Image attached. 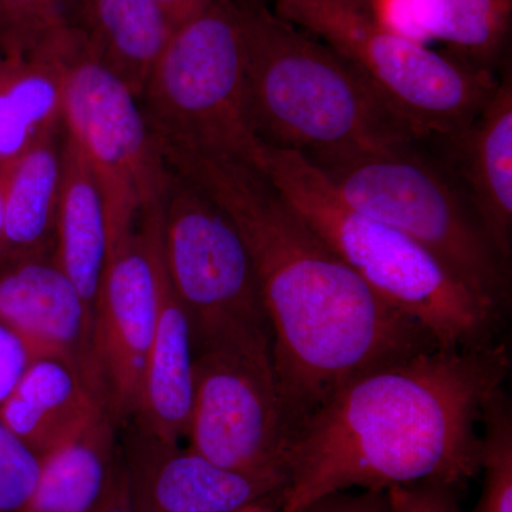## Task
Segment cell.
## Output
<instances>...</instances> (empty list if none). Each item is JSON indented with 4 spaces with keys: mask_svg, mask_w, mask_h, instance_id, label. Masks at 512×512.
Instances as JSON below:
<instances>
[{
    "mask_svg": "<svg viewBox=\"0 0 512 512\" xmlns=\"http://www.w3.org/2000/svg\"><path fill=\"white\" fill-rule=\"evenodd\" d=\"M235 3L244 39L245 106L265 146L305 154L426 143L346 57L261 0Z\"/></svg>",
    "mask_w": 512,
    "mask_h": 512,
    "instance_id": "3",
    "label": "cell"
},
{
    "mask_svg": "<svg viewBox=\"0 0 512 512\" xmlns=\"http://www.w3.org/2000/svg\"><path fill=\"white\" fill-rule=\"evenodd\" d=\"M93 319L55 255L0 262V320L25 339L36 359L67 363L103 397L94 370Z\"/></svg>",
    "mask_w": 512,
    "mask_h": 512,
    "instance_id": "13",
    "label": "cell"
},
{
    "mask_svg": "<svg viewBox=\"0 0 512 512\" xmlns=\"http://www.w3.org/2000/svg\"><path fill=\"white\" fill-rule=\"evenodd\" d=\"M109 252V224L99 183L83 151L64 130L53 255L82 293L93 316Z\"/></svg>",
    "mask_w": 512,
    "mask_h": 512,
    "instance_id": "18",
    "label": "cell"
},
{
    "mask_svg": "<svg viewBox=\"0 0 512 512\" xmlns=\"http://www.w3.org/2000/svg\"><path fill=\"white\" fill-rule=\"evenodd\" d=\"M40 457L0 421V512H22L35 491Z\"/></svg>",
    "mask_w": 512,
    "mask_h": 512,
    "instance_id": "25",
    "label": "cell"
},
{
    "mask_svg": "<svg viewBox=\"0 0 512 512\" xmlns=\"http://www.w3.org/2000/svg\"><path fill=\"white\" fill-rule=\"evenodd\" d=\"M62 128L47 134L18 158L5 163L0 262L55 254L63 173Z\"/></svg>",
    "mask_w": 512,
    "mask_h": 512,
    "instance_id": "20",
    "label": "cell"
},
{
    "mask_svg": "<svg viewBox=\"0 0 512 512\" xmlns=\"http://www.w3.org/2000/svg\"><path fill=\"white\" fill-rule=\"evenodd\" d=\"M136 512H241L274 504L288 477L229 470L180 444H165L137 431L123 463Z\"/></svg>",
    "mask_w": 512,
    "mask_h": 512,
    "instance_id": "12",
    "label": "cell"
},
{
    "mask_svg": "<svg viewBox=\"0 0 512 512\" xmlns=\"http://www.w3.org/2000/svg\"><path fill=\"white\" fill-rule=\"evenodd\" d=\"M163 160L227 212L247 244L269 323L289 441L356 377L441 348L353 271L258 168L170 151Z\"/></svg>",
    "mask_w": 512,
    "mask_h": 512,
    "instance_id": "1",
    "label": "cell"
},
{
    "mask_svg": "<svg viewBox=\"0 0 512 512\" xmlns=\"http://www.w3.org/2000/svg\"><path fill=\"white\" fill-rule=\"evenodd\" d=\"M77 12L87 52L140 100L173 35L156 0H77Z\"/></svg>",
    "mask_w": 512,
    "mask_h": 512,
    "instance_id": "19",
    "label": "cell"
},
{
    "mask_svg": "<svg viewBox=\"0 0 512 512\" xmlns=\"http://www.w3.org/2000/svg\"><path fill=\"white\" fill-rule=\"evenodd\" d=\"M0 56H2V55H0Z\"/></svg>",
    "mask_w": 512,
    "mask_h": 512,
    "instance_id": "34",
    "label": "cell"
},
{
    "mask_svg": "<svg viewBox=\"0 0 512 512\" xmlns=\"http://www.w3.org/2000/svg\"><path fill=\"white\" fill-rule=\"evenodd\" d=\"M63 126L96 175L106 205L111 251L137 228L144 214L161 204L170 170L154 143L140 100L87 52L74 28Z\"/></svg>",
    "mask_w": 512,
    "mask_h": 512,
    "instance_id": "9",
    "label": "cell"
},
{
    "mask_svg": "<svg viewBox=\"0 0 512 512\" xmlns=\"http://www.w3.org/2000/svg\"><path fill=\"white\" fill-rule=\"evenodd\" d=\"M161 204L111 249L93 319V362L107 409L136 416L157 319Z\"/></svg>",
    "mask_w": 512,
    "mask_h": 512,
    "instance_id": "11",
    "label": "cell"
},
{
    "mask_svg": "<svg viewBox=\"0 0 512 512\" xmlns=\"http://www.w3.org/2000/svg\"><path fill=\"white\" fill-rule=\"evenodd\" d=\"M457 488L444 483L402 485L387 490L392 512H461Z\"/></svg>",
    "mask_w": 512,
    "mask_h": 512,
    "instance_id": "27",
    "label": "cell"
},
{
    "mask_svg": "<svg viewBox=\"0 0 512 512\" xmlns=\"http://www.w3.org/2000/svg\"><path fill=\"white\" fill-rule=\"evenodd\" d=\"M106 410L103 397L72 366L37 359L0 409V421L43 457L79 436Z\"/></svg>",
    "mask_w": 512,
    "mask_h": 512,
    "instance_id": "17",
    "label": "cell"
},
{
    "mask_svg": "<svg viewBox=\"0 0 512 512\" xmlns=\"http://www.w3.org/2000/svg\"><path fill=\"white\" fill-rule=\"evenodd\" d=\"M72 43L73 28L67 25L28 56H0V164L63 127Z\"/></svg>",
    "mask_w": 512,
    "mask_h": 512,
    "instance_id": "16",
    "label": "cell"
},
{
    "mask_svg": "<svg viewBox=\"0 0 512 512\" xmlns=\"http://www.w3.org/2000/svg\"><path fill=\"white\" fill-rule=\"evenodd\" d=\"M6 164H0V244L3 235V205H5Z\"/></svg>",
    "mask_w": 512,
    "mask_h": 512,
    "instance_id": "32",
    "label": "cell"
},
{
    "mask_svg": "<svg viewBox=\"0 0 512 512\" xmlns=\"http://www.w3.org/2000/svg\"><path fill=\"white\" fill-rule=\"evenodd\" d=\"M160 235L165 271L190 320L192 348L225 342L272 345L271 323L241 232L217 202L173 170L161 200Z\"/></svg>",
    "mask_w": 512,
    "mask_h": 512,
    "instance_id": "8",
    "label": "cell"
},
{
    "mask_svg": "<svg viewBox=\"0 0 512 512\" xmlns=\"http://www.w3.org/2000/svg\"><path fill=\"white\" fill-rule=\"evenodd\" d=\"M275 12L359 67L426 143L464 130L500 80L384 28L369 0H275Z\"/></svg>",
    "mask_w": 512,
    "mask_h": 512,
    "instance_id": "7",
    "label": "cell"
},
{
    "mask_svg": "<svg viewBox=\"0 0 512 512\" xmlns=\"http://www.w3.org/2000/svg\"><path fill=\"white\" fill-rule=\"evenodd\" d=\"M303 512H392V505L384 490H363L359 494L345 490L323 495Z\"/></svg>",
    "mask_w": 512,
    "mask_h": 512,
    "instance_id": "29",
    "label": "cell"
},
{
    "mask_svg": "<svg viewBox=\"0 0 512 512\" xmlns=\"http://www.w3.org/2000/svg\"><path fill=\"white\" fill-rule=\"evenodd\" d=\"M188 447L229 470L286 471L289 431L272 345L227 342L194 349Z\"/></svg>",
    "mask_w": 512,
    "mask_h": 512,
    "instance_id": "10",
    "label": "cell"
},
{
    "mask_svg": "<svg viewBox=\"0 0 512 512\" xmlns=\"http://www.w3.org/2000/svg\"><path fill=\"white\" fill-rule=\"evenodd\" d=\"M259 170L384 302L420 323L441 348L495 342L504 308L416 239L350 207L301 153L265 146Z\"/></svg>",
    "mask_w": 512,
    "mask_h": 512,
    "instance_id": "4",
    "label": "cell"
},
{
    "mask_svg": "<svg viewBox=\"0 0 512 512\" xmlns=\"http://www.w3.org/2000/svg\"><path fill=\"white\" fill-rule=\"evenodd\" d=\"M25 339L0 320V409L35 362Z\"/></svg>",
    "mask_w": 512,
    "mask_h": 512,
    "instance_id": "28",
    "label": "cell"
},
{
    "mask_svg": "<svg viewBox=\"0 0 512 512\" xmlns=\"http://www.w3.org/2000/svg\"><path fill=\"white\" fill-rule=\"evenodd\" d=\"M114 423L106 410L79 436L40 457L35 491L22 512H93L117 466Z\"/></svg>",
    "mask_w": 512,
    "mask_h": 512,
    "instance_id": "21",
    "label": "cell"
},
{
    "mask_svg": "<svg viewBox=\"0 0 512 512\" xmlns=\"http://www.w3.org/2000/svg\"><path fill=\"white\" fill-rule=\"evenodd\" d=\"M156 2L174 32L207 8L211 0H156Z\"/></svg>",
    "mask_w": 512,
    "mask_h": 512,
    "instance_id": "31",
    "label": "cell"
},
{
    "mask_svg": "<svg viewBox=\"0 0 512 512\" xmlns=\"http://www.w3.org/2000/svg\"><path fill=\"white\" fill-rule=\"evenodd\" d=\"M140 104L160 154L184 151L259 170L265 144L245 106L244 39L235 0H211L174 30Z\"/></svg>",
    "mask_w": 512,
    "mask_h": 512,
    "instance_id": "6",
    "label": "cell"
},
{
    "mask_svg": "<svg viewBox=\"0 0 512 512\" xmlns=\"http://www.w3.org/2000/svg\"><path fill=\"white\" fill-rule=\"evenodd\" d=\"M510 367L507 346L494 342L426 350L356 377L289 441L279 511L355 487H463L481 473L485 407Z\"/></svg>",
    "mask_w": 512,
    "mask_h": 512,
    "instance_id": "2",
    "label": "cell"
},
{
    "mask_svg": "<svg viewBox=\"0 0 512 512\" xmlns=\"http://www.w3.org/2000/svg\"><path fill=\"white\" fill-rule=\"evenodd\" d=\"M241 512H281L274 504H256L251 507L245 508Z\"/></svg>",
    "mask_w": 512,
    "mask_h": 512,
    "instance_id": "33",
    "label": "cell"
},
{
    "mask_svg": "<svg viewBox=\"0 0 512 512\" xmlns=\"http://www.w3.org/2000/svg\"><path fill=\"white\" fill-rule=\"evenodd\" d=\"M420 141L302 154L350 207L434 252L470 288L507 309L510 262L494 247L453 174Z\"/></svg>",
    "mask_w": 512,
    "mask_h": 512,
    "instance_id": "5",
    "label": "cell"
},
{
    "mask_svg": "<svg viewBox=\"0 0 512 512\" xmlns=\"http://www.w3.org/2000/svg\"><path fill=\"white\" fill-rule=\"evenodd\" d=\"M444 147L453 174L488 238L510 262L512 244V79L508 72L476 119L460 133L431 140Z\"/></svg>",
    "mask_w": 512,
    "mask_h": 512,
    "instance_id": "14",
    "label": "cell"
},
{
    "mask_svg": "<svg viewBox=\"0 0 512 512\" xmlns=\"http://www.w3.org/2000/svg\"><path fill=\"white\" fill-rule=\"evenodd\" d=\"M377 22L397 35L429 46L433 37L434 0H369Z\"/></svg>",
    "mask_w": 512,
    "mask_h": 512,
    "instance_id": "26",
    "label": "cell"
},
{
    "mask_svg": "<svg viewBox=\"0 0 512 512\" xmlns=\"http://www.w3.org/2000/svg\"><path fill=\"white\" fill-rule=\"evenodd\" d=\"M160 238L156 248V329L136 419L141 434L165 444H180L190 424L194 348L187 312L165 271Z\"/></svg>",
    "mask_w": 512,
    "mask_h": 512,
    "instance_id": "15",
    "label": "cell"
},
{
    "mask_svg": "<svg viewBox=\"0 0 512 512\" xmlns=\"http://www.w3.org/2000/svg\"><path fill=\"white\" fill-rule=\"evenodd\" d=\"M93 512H136L131 505L130 494H128L123 464L117 463L109 487Z\"/></svg>",
    "mask_w": 512,
    "mask_h": 512,
    "instance_id": "30",
    "label": "cell"
},
{
    "mask_svg": "<svg viewBox=\"0 0 512 512\" xmlns=\"http://www.w3.org/2000/svg\"><path fill=\"white\" fill-rule=\"evenodd\" d=\"M512 0H434L433 36L478 69L491 70L510 29Z\"/></svg>",
    "mask_w": 512,
    "mask_h": 512,
    "instance_id": "22",
    "label": "cell"
},
{
    "mask_svg": "<svg viewBox=\"0 0 512 512\" xmlns=\"http://www.w3.org/2000/svg\"><path fill=\"white\" fill-rule=\"evenodd\" d=\"M483 444V488L470 512H512V412L504 389L485 407Z\"/></svg>",
    "mask_w": 512,
    "mask_h": 512,
    "instance_id": "23",
    "label": "cell"
},
{
    "mask_svg": "<svg viewBox=\"0 0 512 512\" xmlns=\"http://www.w3.org/2000/svg\"><path fill=\"white\" fill-rule=\"evenodd\" d=\"M67 25L62 0H0V55L28 56Z\"/></svg>",
    "mask_w": 512,
    "mask_h": 512,
    "instance_id": "24",
    "label": "cell"
}]
</instances>
